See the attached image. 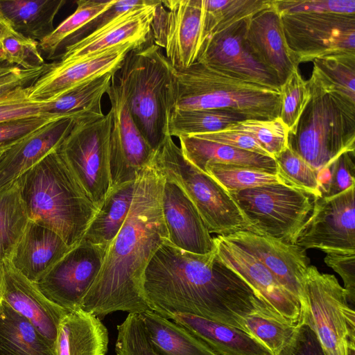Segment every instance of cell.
Here are the masks:
<instances>
[{"label": "cell", "instance_id": "37", "mask_svg": "<svg viewBox=\"0 0 355 355\" xmlns=\"http://www.w3.org/2000/svg\"><path fill=\"white\" fill-rule=\"evenodd\" d=\"M248 119L241 112L227 109H173L168 121V132L173 137L213 132Z\"/></svg>", "mask_w": 355, "mask_h": 355}, {"label": "cell", "instance_id": "11", "mask_svg": "<svg viewBox=\"0 0 355 355\" xmlns=\"http://www.w3.org/2000/svg\"><path fill=\"white\" fill-rule=\"evenodd\" d=\"M287 44L300 62L340 54H355V15H279Z\"/></svg>", "mask_w": 355, "mask_h": 355}, {"label": "cell", "instance_id": "15", "mask_svg": "<svg viewBox=\"0 0 355 355\" xmlns=\"http://www.w3.org/2000/svg\"><path fill=\"white\" fill-rule=\"evenodd\" d=\"M111 104L110 133L111 187L135 181L150 162L153 150L137 127L124 89L114 74L107 92Z\"/></svg>", "mask_w": 355, "mask_h": 355}, {"label": "cell", "instance_id": "52", "mask_svg": "<svg viewBox=\"0 0 355 355\" xmlns=\"http://www.w3.org/2000/svg\"><path fill=\"white\" fill-rule=\"evenodd\" d=\"M149 0H115L105 11L89 21L77 31L66 43L64 47L71 45L90 33L99 29L120 14L135 7L146 3Z\"/></svg>", "mask_w": 355, "mask_h": 355}, {"label": "cell", "instance_id": "25", "mask_svg": "<svg viewBox=\"0 0 355 355\" xmlns=\"http://www.w3.org/2000/svg\"><path fill=\"white\" fill-rule=\"evenodd\" d=\"M72 248L55 232L29 220L9 261L28 280L36 283Z\"/></svg>", "mask_w": 355, "mask_h": 355}, {"label": "cell", "instance_id": "49", "mask_svg": "<svg viewBox=\"0 0 355 355\" xmlns=\"http://www.w3.org/2000/svg\"><path fill=\"white\" fill-rule=\"evenodd\" d=\"M57 119L45 115L0 123V150H5L49 122Z\"/></svg>", "mask_w": 355, "mask_h": 355}, {"label": "cell", "instance_id": "46", "mask_svg": "<svg viewBox=\"0 0 355 355\" xmlns=\"http://www.w3.org/2000/svg\"><path fill=\"white\" fill-rule=\"evenodd\" d=\"M279 15L323 13L355 15V0H272Z\"/></svg>", "mask_w": 355, "mask_h": 355}, {"label": "cell", "instance_id": "23", "mask_svg": "<svg viewBox=\"0 0 355 355\" xmlns=\"http://www.w3.org/2000/svg\"><path fill=\"white\" fill-rule=\"evenodd\" d=\"M245 41L257 59L277 77L282 85L300 62L288 46L279 14L271 6L248 21Z\"/></svg>", "mask_w": 355, "mask_h": 355}, {"label": "cell", "instance_id": "58", "mask_svg": "<svg viewBox=\"0 0 355 355\" xmlns=\"http://www.w3.org/2000/svg\"><path fill=\"white\" fill-rule=\"evenodd\" d=\"M3 62H4V60H3V55H2V53H1V45H0V64H2Z\"/></svg>", "mask_w": 355, "mask_h": 355}, {"label": "cell", "instance_id": "20", "mask_svg": "<svg viewBox=\"0 0 355 355\" xmlns=\"http://www.w3.org/2000/svg\"><path fill=\"white\" fill-rule=\"evenodd\" d=\"M158 3L149 0L120 14L99 29L64 47L60 61L91 55L128 42L144 44L150 36Z\"/></svg>", "mask_w": 355, "mask_h": 355}, {"label": "cell", "instance_id": "32", "mask_svg": "<svg viewBox=\"0 0 355 355\" xmlns=\"http://www.w3.org/2000/svg\"><path fill=\"white\" fill-rule=\"evenodd\" d=\"M139 315L152 344L162 355H219L187 329L155 311Z\"/></svg>", "mask_w": 355, "mask_h": 355}, {"label": "cell", "instance_id": "16", "mask_svg": "<svg viewBox=\"0 0 355 355\" xmlns=\"http://www.w3.org/2000/svg\"><path fill=\"white\" fill-rule=\"evenodd\" d=\"M248 21L236 23L207 40L196 62L232 78L280 90L276 75L257 59L245 41Z\"/></svg>", "mask_w": 355, "mask_h": 355}, {"label": "cell", "instance_id": "42", "mask_svg": "<svg viewBox=\"0 0 355 355\" xmlns=\"http://www.w3.org/2000/svg\"><path fill=\"white\" fill-rule=\"evenodd\" d=\"M278 175L288 185L321 196L319 172L288 146L275 157Z\"/></svg>", "mask_w": 355, "mask_h": 355}, {"label": "cell", "instance_id": "24", "mask_svg": "<svg viewBox=\"0 0 355 355\" xmlns=\"http://www.w3.org/2000/svg\"><path fill=\"white\" fill-rule=\"evenodd\" d=\"M76 118L54 119L3 150L0 155V189L57 150L72 129Z\"/></svg>", "mask_w": 355, "mask_h": 355}, {"label": "cell", "instance_id": "29", "mask_svg": "<svg viewBox=\"0 0 355 355\" xmlns=\"http://www.w3.org/2000/svg\"><path fill=\"white\" fill-rule=\"evenodd\" d=\"M0 355H57L31 322L0 300Z\"/></svg>", "mask_w": 355, "mask_h": 355}, {"label": "cell", "instance_id": "6", "mask_svg": "<svg viewBox=\"0 0 355 355\" xmlns=\"http://www.w3.org/2000/svg\"><path fill=\"white\" fill-rule=\"evenodd\" d=\"M311 97L288 146L318 172L355 151V105L307 80Z\"/></svg>", "mask_w": 355, "mask_h": 355}, {"label": "cell", "instance_id": "48", "mask_svg": "<svg viewBox=\"0 0 355 355\" xmlns=\"http://www.w3.org/2000/svg\"><path fill=\"white\" fill-rule=\"evenodd\" d=\"M355 151L340 155L330 166L329 176L321 190L322 197H330L342 193L354 185Z\"/></svg>", "mask_w": 355, "mask_h": 355}, {"label": "cell", "instance_id": "22", "mask_svg": "<svg viewBox=\"0 0 355 355\" xmlns=\"http://www.w3.org/2000/svg\"><path fill=\"white\" fill-rule=\"evenodd\" d=\"M162 207L168 240L184 251L205 254L214 248L213 237L193 202L175 183L165 179Z\"/></svg>", "mask_w": 355, "mask_h": 355}, {"label": "cell", "instance_id": "7", "mask_svg": "<svg viewBox=\"0 0 355 355\" xmlns=\"http://www.w3.org/2000/svg\"><path fill=\"white\" fill-rule=\"evenodd\" d=\"M151 162L165 179L179 186L195 205L209 233L226 236L248 225L230 193L207 173L188 162L168 134Z\"/></svg>", "mask_w": 355, "mask_h": 355}, {"label": "cell", "instance_id": "10", "mask_svg": "<svg viewBox=\"0 0 355 355\" xmlns=\"http://www.w3.org/2000/svg\"><path fill=\"white\" fill-rule=\"evenodd\" d=\"M110 112L83 116L58 151L93 203L98 208L111 189L110 164Z\"/></svg>", "mask_w": 355, "mask_h": 355}, {"label": "cell", "instance_id": "39", "mask_svg": "<svg viewBox=\"0 0 355 355\" xmlns=\"http://www.w3.org/2000/svg\"><path fill=\"white\" fill-rule=\"evenodd\" d=\"M115 0H79L75 11L62 21L46 37L39 42V48L53 56L81 28L105 11Z\"/></svg>", "mask_w": 355, "mask_h": 355}, {"label": "cell", "instance_id": "41", "mask_svg": "<svg viewBox=\"0 0 355 355\" xmlns=\"http://www.w3.org/2000/svg\"><path fill=\"white\" fill-rule=\"evenodd\" d=\"M224 130L250 136L274 159L288 147L289 130L279 117L271 120L247 119Z\"/></svg>", "mask_w": 355, "mask_h": 355}, {"label": "cell", "instance_id": "53", "mask_svg": "<svg viewBox=\"0 0 355 355\" xmlns=\"http://www.w3.org/2000/svg\"><path fill=\"white\" fill-rule=\"evenodd\" d=\"M325 263L336 272L344 282L348 302H355V253L327 254Z\"/></svg>", "mask_w": 355, "mask_h": 355}, {"label": "cell", "instance_id": "26", "mask_svg": "<svg viewBox=\"0 0 355 355\" xmlns=\"http://www.w3.org/2000/svg\"><path fill=\"white\" fill-rule=\"evenodd\" d=\"M168 319L187 329L219 355H273L238 328L188 313H173Z\"/></svg>", "mask_w": 355, "mask_h": 355}, {"label": "cell", "instance_id": "1", "mask_svg": "<svg viewBox=\"0 0 355 355\" xmlns=\"http://www.w3.org/2000/svg\"><path fill=\"white\" fill-rule=\"evenodd\" d=\"M143 295L151 311L168 319L188 313L246 332L244 318L264 303L217 257L189 252L166 239L144 271Z\"/></svg>", "mask_w": 355, "mask_h": 355}, {"label": "cell", "instance_id": "12", "mask_svg": "<svg viewBox=\"0 0 355 355\" xmlns=\"http://www.w3.org/2000/svg\"><path fill=\"white\" fill-rule=\"evenodd\" d=\"M354 199V185L334 196L315 198L295 244L326 254L355 253Z\"/></svg>", "mask_w": 355, "mask_h": 355}, {"label": "cell", "instance_id": "2", "mask_svg": "<svg viewBox=\"0 0 355 355\" xmlns=\"http://www.w3.org/2000/svg\"><path fill=\"white\" fill-rule=\"evenodd\" d=\"M164 182L151 160L139 173L125 220L80 304L85 311L103 317L116 311L140 314L151 311L142 282L150 259L168 239L162 207Z\"/></svg>", "mask_w": 355, "mask_h": 355}, {"label": "cell", "instance_id": "55", "mask_svg": "<svg viewBox=\"0 0 355 355\" xmlns=\"http://www.w3.org/2000/svg\"><path fill=\"white\" fill-rule=\"evenodd\" d=\"M17 34L18 33L0 12V42L6 37Z\"/></svg>", "mask_w": 355, "mask_h": 355}, {"label": "cell", "instance_id": "30", "mask_svg": "<svg viewBox=\"0 0 355 355\" xmlns=\"http://www.w3.org/2000/svg\"><path fill=\"white\" fill-rule=\"evenodd\" d=\"M64 0H0V12L17 33L41 41L53 30Z\"/></svg>", "mask_w": 355, "mask_h": 355}, {"label": "cell", "instance_id": "44", "mask_svg": "<svg viewBox=\"0 0 355 355\" xmlns=\"http://www.w3.org/2000/svg\"><path fill=\"white\" fill-rule=\"evenodd\" d=\"M116 355H162L152 344L139 314L128 313L117 325Z\"/></svg>", "mask_w": 355, "mask_h": 355}, {"label": "cell", "instance_id": "40", "mask_svg": "<svg viewBox=\"0 0 355 355\" xmlns=\"http://www.w3.org/2000/svg\"><path fill=\"white\" fill-rule=\"evenodd\" d=\"M205 172L230 193L266 184H286L277 173L254 168L211 163L205 166Z\"/></svg>", "mask_w": 355, "mask_h": 355}, {"label": "cell", "instance_id": "50", "mask_svg": "<svg viewBox=\"0 0 355 355\" xmlns=\"http://www.w3.org/2000/svg\"><path fill=\"white\" fill-rule=\"evenodd\" d=\"M277 355H327L316 334L299 320L290 340Z\"/></svg>", "mask_w": 355, "mask_h": 355}, {"label": "cell", "instance_id": "27", "mask_svg": "<svg viewBox=\"0 0 355 355\" xmlns=\"http://www.w3.org/2000/svg\"><path fill=\"white\" fill-rule=\"evenodd\" d=\"M109 336L98 317L80 308L61 320L55 342L57 355H105Z\"/></svg>", "mask_w": 355, "mask_h": 355}, {"label": "cell", "instance_id": "13", "mask_svg": "<svg viewBox=\"0 0 355 355\" xmlns=\"http://www.w3.org/2000/svg\"><path fill=\"white\" fill-rule=\"evenodd\" d=\"M202 0L159 1L151 26L154 43L175 69L197 60L201 46Z\"/></svg>", "mask_w": 355, "mask_h": 355}, {"label": "cell", "instance_id": "33", "mask_svg": "<svg viewBox=\"0 0 355 355\" xmlns=\"http://www.w3.org/2000/svg\"><path fill=\"white\" fill-rule=\"evenodd\" d=\"M115 73L91 79L53 101L44 102L42 114L55 119L104 114L101 100L107 94Z\"/></svg>", "mask_w": 355, "mask_h": 355}, {"label": "cell", "instance_id": "35", "mask_svg": "<svg viewBox=\"0 0 355 355\" xmlns=\"http://www.w3.org/2000/svg\"><path fill=\"white\" fill-rule=\"evenodd\" d=\"M29 222L18 178L0 189V261L9 260Z\"/></svg>", "mask_w": 355, "mask_h": 355}, {"label": "cell", "instance_id": "21", "mask_svg": "<svg viewBox=\"0 0 355 355\" xmlns=\"http://www.w3.org/2000/svg\"><path fill=\"white\" fill-rule=\"evenodd\" d=\"M3 267L1 299L28 320L55 349L60 323L69 311L49 300L9 260L3 262Z\"/></svg>", "mask_w": 355, "mask_h": 355}, {"label": "cell", "instance_id": "56", "mask_svg": "<svg viewBox=\"0 0 355 355\" xmlns=\"http://www.w3.org/2000/svg\"><path fill=\"white\" fill-rule=\"evenodd\" d=\"M345 355H355V340H349L347 341Z\"/></svg>", "mask_w": 355, "mask_h": 355}, {"label": "cell", "instance_id": "5", "mask_svg": "<svg viewBox=\"0 0 355 355\" xmlns=\"http://www.w3.org/2000/svg\"><path fill=\"white\" fill-rule=\"evenodd\" d=\"M173 109H227L248 119L271 120L279 116L280 90L232 78L196 62L175 69Z\"/></svg>", "mask_w": 355, "mask_h": 355}, {"label": "cell", "instance_id": "17", "mask_svg": "<svg viewBox=\"0 0 355 355\" xmlns=\"http://www.w3.org/2000/svg\"><path fill=\"white\" fill-rule=\"evenodd\" d=\"M218 259L236 273L257 296L281 317L297 324L300 303L256 257L226 239L213 238Z\"/></svg>", "mask_w": 355, "mask_h": 355}, {"label": "cell", "instance_id": "36", "mask_svg": "<svg viewBox=\"0 0 355 355\" xmlns=\"http://www.w3.org/2000/svg\"><path fill=\"white\" fill-rule=\"evenodd\" d=\"M311 82L327 92L335 93L355 105V54L314 59Z\"/></svg>", "mask_w": 355, "mask_h": 355}, {"label": "cell", "instance_id": "18", "mask_svg": "<svg viewBox=\"0 0 355 355\" xmlns=\"http://www.w3.org/2000/svg\"><path fill=\"white\" fill-rule=\"evenodd\" d=\"M139 46L128 42L83 58L51 63L49 69L31 85L29 99L51 101L91 79L115 73L126 55Z\"/></svg>", "mask_w": 355, "mask_h": 355}, {"label": "cell", "instance_id": "9", "mask_svg": "<svg viewBox=\"0 0 355 355\" xmlns=\"http://www.w3.org/2000/svg\"><path fill=\"white\" fill-rule=\"evenodd\" d=\"M299 320L315 331L327 355H345L347 341L355 340V313L345 290L334 275L312 265L307 268Z\"/></svg>", "mask_w": 355, "mask_h": 355}, {"label": "cell", "instance_id": "14", "mask_svg": "<svg viewBox=\"0 0 355 355\" xmlns=\"http://www.w3.org/2000/svg\"><path fill=\"white\" fill-rule=\"evenodd\" d=\"M108 247L82 239L34 284L49 300L65 310L80 308L101 270Z\"/></svg>", "mask_w": 355, "mask_h": 355}, {"label": "cell", "instance_id": "34", "mask_svg": "<svg viewBox=\"0 0 355 355\" xmlns=\"http://www.w3.org/2000/svg\"><path fill=\"white\" fill-rule=\"evenodd\" d=\"M271 3L272 0H202L201 46L213 35L250 19Z\"/></svg>", "mask_w": 355, "mask_h": 355}, {"label": "cell", "instance_id": "60", "mask_svg": "<svg viewBox=\"0 0 355 355\" xmlns=\"http://www.w3.org/2000/svg\"><path fill=\"white\" fill-rule=\"evenodd\" d=\"M1 64H0V65H1Z\"/></svg>", "mask_w": 355, "mask_h": 355}, {"label": "cell", "instance_id": "45", "mask_svg": "<svg viewBox=\"0 0 355 355\" xmlns=\"http://www.w3.org/2000/svg\"><path fill=\"white\" fill-rule=\"evenodd\" d=\"M4 62L24 69H35L45 64L39 50V42L19 33L0 42Z\"/></svg>", "mask_w": 355, "mask_h": 355}, {"label": "cell", "instance_id": "59", "mask_svg": "<svg viewBox=\"0 0 355 355\" xmlns=\"http://www.w3.org/2000/svg\"><path fill=\"white\" fill-rule=\"evenodd\" d=\"M3 150H0V155H1V153L3 152Z\"/></svg>", "mask_w": 355, "mask_h": 355}, {"label": "cell", "instance_id": "57", "mask_svg": "<svg viewBox=\"0 0 355 355\" xmlns=\"http://www.w3.org/2000/svg\"><path fill=\"white\" fill-rule=\"evenodd\" d=\"M3 262L0 261V300L1 299L2 295V290H3Z\"/></svg>", "mask_w": 355, "mask_h": 355}, {"label": "cell", "instance_id": "4", "mask_svg": "<svg viewBox=\"0 0 355 355\" xmlns=\"http://www.w3.org/2000/svg\"><path fill=\"white\" fill-rule=\"evenodd\" d=\"M174 73L175 68L154 43L151 34L126 55L114 73L124 89L137 127L153 150L168 134Z\"/></svg>", "mask_w": 355, "mask_h": 355}, {"label": "cell", "instance_id": "51", "mask_svg": "<svg viewBox=\"0 0 355 355\" xmlns=\"http://www.w3.org/2000/svg\"><path fill=\"white\" fill-rule=\"evenodd\" d=\"M50 64L30 69L16 65H0V97L20 87L31 85L49 68Z\"/></svg>", "mask_w": 355, "mask_h": 355}, {"label": "cell", "instance_id": "54", "mask_svg": "<svg viewBox=\"0 0 355 355\" xmlns=\"http://www.w3.org/2000/svg\"><path fill=\"white\" fill-rule=\"evenodd\" d=\"M196 135L236 148L271 157L252 137L242 132L222 130L213 132L197 134Z\"/></svg>", "mask_w": 355, "mask_h": 355}, {"label": "cell", "instance_id": "31", "mask_svg": "<svg viewBox=\"0 0 355 355\" xmlns=\"http://www.w3.org/2000/svg\"><path fill=\"white\" fill-rule=\"evenodd\" d=\"M136 180L111 187L91 221L84 240L109 246L128 216L132 202Z\"/></svg>", "mask_w": 355, "mask_h": 355}, {"label": "cell", "instance_id": "47", "mask_svg": "<svg viewBox=\"0 0 355 355\" xmlns=\"http://www.w3.org/2000/svg\"><path fill=\"white\" fill-rule=\"evenodd\" d=\"M31 85L18 87L0 97V123L40 116L44 102L29 99Z\"/></svg>", "mask_w": 355, "mask_h": 355}, {"label": "cell", "instance_id": "28", "mask_svg": "<svg viewBox=\"0 0 355 355\" xmlns=\"http://www.w3.org/2000/svg\"><path fill=\"white\" fill-rule=\"evenodd\" d=\"M184 158L205 172L207 164H220L277 173L274 158L201 138L196 135L178 137Z\"/></svg>", "mask_w": 355, "mask_h": 355}, {"label": "cell", "instance_id": "43", "mask_svg": "<svg viewBox=\"0 0 355 355\" xmlns=\"http://www.w3.org/2000/svg\"><path fill=\"white\" fill-rule=\"evenodd\" d=\"M311 97L307 80L298 70L294 71L280 87L281 109L279 117L293 133Z\"/></svg>", "mask_w": 355, "mask_h": 355}, {"label": "cell", "instance_id": "19", "mask_svg": "<svg viewBox=\"0 0 355 355\" xmlns=\"http://www.w3.org/2000/svg\"><path fill=\"white\" fill-rule=\"evenodd\" d=\"M261 261L300 302L304 298L309 259L306 250L279 240L242 230L223 236Z\"/></svg>", "mask_w": 355, "mask_h": 355}, {"label": "cell", "instance_id": "3", "mask_svg": "<svg viewBox=\"0 0 355 355\" xmlns=\"http://www.w3.org/2000/svg\"><path fill=\"white\" fill-rule=\"evenodd\" d=\"M18 180L29 220L55 232L69 247L78 244L98 208L58 149Z\"/></svg>", "mask_w": 355, "mask_h": 355}, {"label": "cell", "instance_id": "38", "mask_svg": "<svg viewBox=\"0 0 355 355\" xmlns=\"http://www.w3.org/2000/svg\"><path fill=\"white\" fill-rule=\"evenodd\" d=\"M246 333L273 355H277L291 338L296 327L266 304L259 305L244 318Z\"/></svg>", "mask_w": 355, "mask_h": 355}, {"label": "cell", "instance_id": "8", "mask_svg": "<svg viewBox=\"0 0 355 355\" xmlns=\"http://www.w3.org/2000/svg\"><path fill=\"white\" fill-rule=\"evenodd\" d=\"M248 225L246 231L295 244L313 207L314 197L286 184L230 193Z\"/></svg>", "mask_w": 355, "mask_h": 355}]
</instances>
